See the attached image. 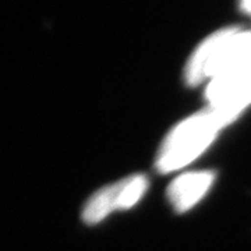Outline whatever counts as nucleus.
<instances>
[{
    "instance_id": "obj_1",
    "label": "nucleus",
    "mask_w": 251,
    "mask_h": 251,
    "mask_svg": "<svg viewBox=\"0 0 251 251\" xmlns=\"http://www.w3.org/2000/svg\"><path fill=\"white\" fill-rule=\"evenodd\" d=\"M221 128L209 108L180 122L162 143L156 161L158 171L168 173L194 161L215 140Z\"/></svg>"
},
{
    "instance_id": "obj_4",
    "label": "nucleus",
    "mask_w": 251,
    "mask_h": 251,
    "mask_svg": "<svg viewBox=\"0 0 251 251\" xmlns=\"http://www.w3.org/2000/svg\"><path fill=\"white\" fill-rule=\"evenodd\" d=\"M215 175L211 171L188 172L173 180L168 188V197L176 212H186L205 196Z\"/></svg>"
},
{
    "instance_id": "obj_2",
    "label": "nucleus",
    "mask_w": 251,
    "mask_h": 251,
    "mask_svg": "<svg viewBox=\"0 0 251 251\" xmlns=\"http://www.w3.org/2000/svg\"><path fill=\"white\" fill-rule=\"evenodd\" d=\"M247 54H251V31L237 27L216 31L200 44L188 59L184 80L193 87L208 78L212 80L226 66Z\"/></svg>"
},
{
    "instance_id": "obj_3",
    "label": "nucleus",
    "mask_w": 251,
    "mask_h": 251,
    "mask_svg": "<svg viewBox=\"0 0 251 251\" xmlns=\"http://www.w3.org/2000/svg\"><path fill=\"white\" fill-rule=\"evenodd\" d=\"M148 188V179L144 175H134L98 190L87 201L82 209V219L88 225L103 221L117 209H128L135 205Z\"/></svg>"
},
{
    "instance_id": "obj_5",
    "label": "nucleus",
    "mask_w": 251,
    "mask_h": 251,
    "mask_svg": "<svg viewBox=\"0 0 251 251\" xmlns=\"http://www.w3.org/2000/svg\"><path fill=\"white\" fill-rule=\"evenodd\" d=\"M251 80V54L230 63L209 81L205 91L209 105L224 100Z\"/></svg>"
},
{
    "instance_id": "obj_7",
    "label": "nucleus",
    "mask_w": 251,
    "mask_h": 251,
    "mask_svg": "<svg viewBox=\"0 0 251 251\" xmlns=\"http://www.w3.org/2000/svg\"><path fill=\"white\" fill-rule=\"evenodd\" d=\"M240 9H242L243 13L246 14H250L251 16V0H244L240 3Z\"/></svg>"
},
{
    "instance_id": "obj_6",
    "label": "nucleus",
    "mask_w": 251,
    "mask_h": 251,
    "mask_svg": "<svg viewBox=\"0 0 251 251\" xmlns=\"http://www.w3.org/2000/svg\"><path fill=\"white\" fill-rule=\"evenodd\" d=\"M251 105V80L243 85L240 90L233 92L224 100L218 102L215 105H209L208 108L214 112L218 119L219 125L225 127L226 125L232 123L236 117L242 113L246 108Z\"/></svg>"
}]
</instances>
